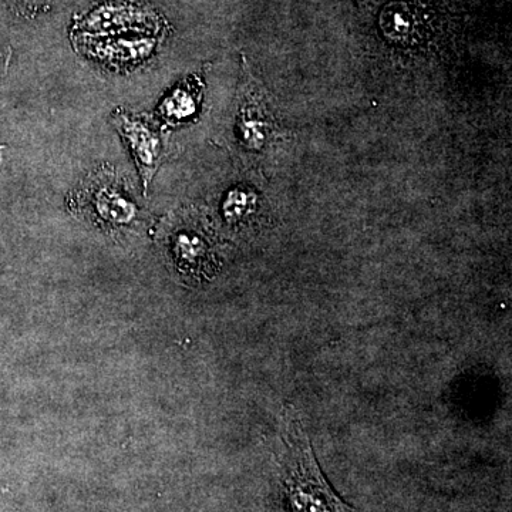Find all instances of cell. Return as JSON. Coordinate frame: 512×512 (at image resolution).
I'll return each mask as SVG.
<instances>
[{
    "mask_svg": "<svg viewBox=\"0 0 512 512\" xmlns=\"http://www.w3.org/2000/svg\"><path fill=\"white\" fill-rule=\"evenodd\" d=\"M284 491L289 512H355L330 488L302 424L289 412Z\"/></svg>",
    "mask_w": 512,
    "mask_h": 512,
    "instance_id": "1",
    "label": "cell"
},
{
    "mask_svg": "<svg viewBox=\"0 0 512 512\" xmlns=\"http://www.w3.org/2000/svg\"><path fill=\"white\" fill-rule=\"evenodd\" d=\"M116 117V127L130 146L131 153L140 168L143 183L147 187L160 163L161 151H163L160 137L150 124L138 117L130 114H119V116L116 114Z\"/></svg>",
    "mask_w": 512,
    "mask_h": 512,
    "instance_id": "2",
    "label": "cell"
},
{
    "mask_svg": "<svg viewBox=\"0 0 512 512\" xmlns=\"http://www.w3.org/2000/svg\"><path fill=\"white\" fill-rule=\"evenodd\" d=\"M201 94L200 80L197 77H190V79L178 84L173 92L161 101L157 114L161 117V120L168 124H177L188 120L197 111Z\"/></svg>",
    "mask_w": 512,
    "mask_h": 512,
    "instance_id": "3",
    "label": "cell"
},
{
    "mask_svg": "<svg viewBox=\"0 0 512 512\" xmlns=\"http://www.w3.org/2000/svg\"><path fill=\"white\" fill-rule=\"evenodd\" d=\"M87 194H90L89 200L92 201L93 210L103 220L120 224L134 217L136 207L128 200L126 192L120 190L116 184L92 185Z\"/></svg>",
    "mask_w": 512,
    "mask_h": 512,
    "instance_id": "4",
    "label": "cell"
},
{
    "mask_svg": "<svg viewBox=\"0 0 512 512\" xmlns=\"http://www.w3.org/2000/svg\"><path fill=\"white\" fill-rule=\"evenodd\" d=\"M154 49L153 40H121V42L107 43V46H97V59L110 64H133L141 62L151 55Z\"/></svg>",
    "mask_w": 512,
    "mask_h": 512,
    "instance_id": "5",
    "label": "cell"
},
{
    "mask_svg": "<svg viewBox=\"0 0 512 512\" xmlns=\"http://www.w3.org/2000/svg\"><path fill=\"white\" fill-rule=\"evenodd\" d=\"M5 2H8L13 8L18 9L25 8V5H28V0H5Z\"/></svg>",
    "mask_w": 512,
    "mask_h": 512,
    "instance_id": "6",
    "label": "cell"
},
{
    "mask_svg": "<svg viewBox=\"0 0 512 512\" xmlns=\"http://www.w3.org/2000/svg\"><path fill=\"white\" fill-rule=\"evenodd\" d=\"M6 62H8V56H6L5 53L0 52V74L5 70Z\"/></svg>",
    "mask_w": 512,
    "mask_h": 512,
    "instance_id": "7",
    "label": "cell"
}]
</instances>
